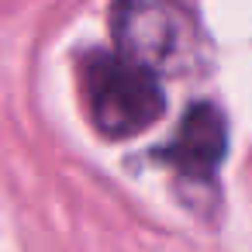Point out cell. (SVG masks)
Instances as JSON below:
<instances>
[{"instance_id": "6da1fadb", "label": "cell", "mask_w": 252, "mask_h": 252, "mask_svg": "<svg viewBox=\"0 0 252 252\" xmlns=\"http://www.w3.org/2000/svg\"><path fill=\"white\" fill-rule=\"evenodd\" d=\"M114 49L159 76L193 73L204 59V35L183 0H114Z\"/></svg>"}, {"instance_id": "7a4b0ae2", "label": "cell", "mask_w": 252, "mask_h": 252, "mask_svg": "<svg viewBox=\"0 0 252 252\" xmlns=\"http://www.w3.org/2000/svg\"><path fill=\"white\" fill-rule=\"evenodd\" d=\"M80 90L94 128L104 138H131L162 118L166 97L159 90V73L131 63L118 49L94 52L80 66Z\"/></svg>"}, {"instance_id": "3957f363", "label": "cell", "mask_w": 252, "mask_h": 252, "mask_svg": "<svg viewBox=\"0 0 252 252\" xmlns=\"http://www.w3.org/2000/svg\"><path fill=\"white\" fill-rule=\"evenodd\" d=\"M224 152H228V125H224V114L200 100V104H190L173 142L162 149V159L187 180H211L218 173V166L224 162Z\"/></svg>"}]
</instances>
